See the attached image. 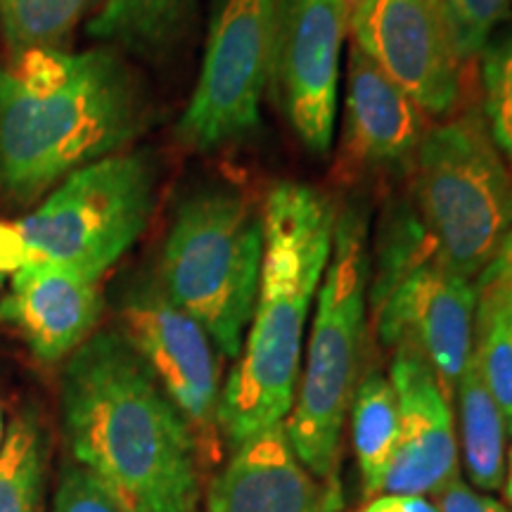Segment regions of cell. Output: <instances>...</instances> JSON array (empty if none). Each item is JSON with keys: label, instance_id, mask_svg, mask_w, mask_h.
Returning a JSON list of instances; mask_svg holds the SVG:
<instances>
[{"label": "cell", "instance_id": "obj_1", "mask_svg": "<svg viewBox=\"0 0 512 512\" xmlns=\"http://www.w3.org/2000/svg\"><path fill=\"white\" fill-rule=\"evenodd\" d=\"M69 451L121 512H192L200 448L121 330H95L60 377Z\"/></svg>", "mask_w": 512, "mask_h": 512}, {"label": "cell", "instance_id": "obj_2", "mask_svg": "<svg viewBox=\"0 0 512 512\" xmlns=\"http://www.w3.org/2000/svg\"><path fill=\"white\" fill-rule=\"evenodd\" d=\"M150 100L117 48L29 50L0 64V204L29 209L145 131Z\"/></svg>", "mask_w": 512, "mask_h": 512}, {"label": "cell", "instance_id": "obj_3", "mask_svg": "<svg viewBox=\"0 0 512 512\" xmlns=\"http://www.w3.org/2000/svg\"><path fill=\"white\" fill-rule=\"evenodd\" d=\"M264 259L252 328L221 387V437L230 448L287 420L299 387L306 320L330 264L337 211L311 185L283 181L268 192Z\"/></svg>", "mask_w": 512, "mask_h": 512}, {"label": "cell", "instance_id": "obj_4", "mask_svg": "<svg viewBox=\"0 0 512 512\" xmlns=\"http://www.w3.org/2000/svg\"><path fill=\"white\" fill-rule=\"evenodd\" d=\"M264 259V216L245 192L204 183L176 204L159 252L157 285L238 358L252 323Z\"/></svg>", "mask_w": 512, "mask_h": 512}, {"label": "cell", "instance_id": "obj_5", "mask_svg": "<svg viewBox=\"0 0 512 512\" xmlns=\"http://www.w3.org/2000/svg\"><path fill=\"white\" fill-rule=\"evenodd\" d=\"M368 280V221L363 209L351 204L337 214L330 264L316 294L306 368L285 420L297 458L330 486H337L339 444L354 396Z\"/></svg>", "mask_w": 512, "mask_h": 512}, {"label": "cell", "instance_id": "obj_6", "mask_svg": "<svg viewBox=\"0 0 512 512\" xmlns=\"http://www.w3.org/2000/svg\"><path fill=\"white\" fill-rule=\"evenodd\" d=\"M411 171V202L441 259L477 280L512 233V174L482 114L427 128Z\"/></svg>", "mask_w": 512, "mask_h": 512}, {"label": "cell", "instance_id": "obj_7", "mask_svg": "<svg viewBox=\"0 0 512 512\" xmlns=\"http://www.w3.org/2000/svg\"><path fill=\"white\" fill-rule=\"evenodd\" d=\"M157 200V164L147 152H117L64 178L22 221L27 264L102 280L136 245Z\"/></svg>", "mask_w": 512, "mask_h": 512}, {"label": "cell", "instance_id": "obj_8", "mask_svg": "<svg viewBox=\"0 0 512 512\" xmlns=\"http://www.w3.org/2000/svg\"><path fill=\"white\" fill-rule=\"evenodd\" d=\"M280 10L283 0H214L200 76L176 124L185 150L207 155L259 128Z\"/></svg>", "mask_w": 512, "mask_h": 512}, {"label": "cell", "instance_id": "obj_9", "mask_svg": "<svg viewBox=\"0 0 512 512\" xmlns=\"http://www.w3.org/2000/svg\"><path fill=\"white\" fill-rule=\"evenodd\" d=\"M121 332L178 408L200 448V458L219 451V349L207 330L171 302L157 283L126 292L119 309Z\"/></svg>", "mask_w": 512, "mask_h": 512}, {"label": "cell", "instance_id": "obj_10", "mask_svg": "<svg viewBox=\"0 0 512 512\" xmlns=\"http://www.w3.org/2000/svg\"><path fill=\"white\" fill-rule=\"evenodd\" d=\"M354 46L427 117H448L460 98V60L444 0H356Z\"/></svg>", "mask_w": 512, "mask_h": 512}, {"label": "cell", "instance_id": "obj_11", "mask_svg": "<svg viewBox=\"0 0 512 512\" xmlns=\"http://www.w3.org/2000/svg\"><path fill=\"white\" fill-rule=\"evenodd\" d=\"M475 306V280L453 271L434 249L373 306L377 335L387 347L418 354L453 399L472 354Z\"/></svg>", "mask_w": 512, "mask_h": 512}, {"label": "cell", "instance_id": "obj_12", "mask_svg": "<svg viewBox=\"0 0 512 512\" xmlns=\"http://www.w3.org/2000/svg\"><path fill=\"white\" fill-rule=\"evenodd\" d=\"M349 0H283L273 81L292 131L311 155L332 147Z\"/></svg>", "mask_w": 512, "mask_h": 512}, {"label": "cell", "instance_id": "obj_13", "mask_svg": "<svg viewBox=\"0 0 512 512\" xmlns=\"http://www.w3.org/2000/svg\"><path fill=\"white\" fill-rule=\"evenodd\" d=\"M399 430L382 494L434 496L458 479V441L451 399L437 375L411 349H396L389 370Z\"/></svg>", "mask_w": 512, "mask_h": 512}, {"label": "cell", "instance_id": "obj_14", "mask_svg": "<svg viewBox=\"0 0 512 512\" xmlns=\"http://www.w3.org/2000/svg\"><path fill=\"white\" fill-rule=\"evenodd\" d=\"M102 309L100 280L57 266H24L0 294V325L15 330L41 363H60L93 335Z\"/></svg>", "mask_w": 512, "mask_h": 512}, {"label": "cell", "instance_id": "obj_15", "mask_svg": "<svg viewBox=\"0 0 512 512\" xmlns=\"http://www.w3.org/2000/svg\"><path fill=\"white\" fill-rule=\"evenodd\" d=\"M209 512H337V486L313 477L294 453L285 422L233 448L228 465L211 479Z\"/></svg>", "mask_w": 512, "mask_h": 512}, {"label": "cell", "instance_id": "obj_16", "mask_svg": "<svg viewBox=\"0 0 512 512\" xmlns=\"http://www.w3.org/2000/svg\"><path fill=\"white\" fill-rule=\"evenodd\" d=\"M344 155L358 166L380 171H411L427 133V114L351 46L344 98Z\"/></svg>", "mask_w": 512, "mask_h": 512}, {"label": "cell", "instance_id": "obj_17", "mask_svg": "<svg viewBox=\"0 0 512 512\" xmlns=\"http://www.w3.org/2000/svg\"><path fill=\"white\" fill-rule=\"evenodd\" d=\"M472 354L503 413L512 437V233L501 252L477 275Z\"/></svg>", "mask_w": 512, "mask_h": 512}, {"label": "cell", "instance_id": "obj_18", "mask_svg": "<svg viewBox=\"0 0 512 512\" xmlns=\"http://www.w3.org/2000/svg\"><path fill=\"white\" fill-rule=\"evenodd\" d=\"M195 15L197 0H102L86 29L110 48L157 62L181 48Z\"/></svg>", "mask_w": 512, "mask_h": 512}, {"label": "cell", "instance_id": "obj_19", "mask_svg": "<svg viewBox=\"0 0 512 512\" xmlns=\"http://www.w3.org/2000/svg\"><path fill=\"white\" fill-rule=\"evenodd\" d=\"M460 413V444L465 470L482 491H498L505 482V422L489 387H486L477 356L470 354L458 377L456 392Z\"/></svg>", "mask_w": 512, "mask_h": 512}, {"label": "cell", "instance_id": "obj_20", "mask_svg": "<svg viewBox=\"0 0 512 512\" xmlns=\"http://www.w3.org/2000/svg\"><path fill=\"white\" fill-rule=\"evenodd\" d=\"M396 430H399V408H396L392 382L380 373H370L351 396V439L368 496L382 491L394 456Z\"/></svg>", "mask_w": 512, "mask_h": 512}, {"label": "cell", "instance_id": "obj_21", "mask_svg": "<svg viewBox=\"0 0 512 512\" xmlns=\"http://www.w3.org/2000/svg\"><path fill=\"white\" fill-rule=\"evenodd\" d=\"M102 0H0V31L8 57L29 50H67L83 19Z\"/></svg>", "mask_w": 512, "mask_h": 512}, {"label": "cell", "instance_id": "obj_22", "mask_svg": "<svg viewBox=\"0 0 512 512\" xmlns=\"http://www.w3.org/2000/svg\"><path fill=\"white\" fill-rule=\"evenodd\" d=\"M48 448L34 415H15L0 446V512H43Z\"/></svg>", "mask_w": 512, "mask_h": 512}, {"label": "cell", "instance_id": "obj_23", "mask_svg": "<svg viewBox=\"0 0 512 512\" xmlns=\"http://www.w3.org/2000/svg\"><path fill=\"white\" fill-rule=\"evenodd\" d=\"M484 124L512 174V34L491 41L482 53Z\"/></svg>", "mask_w": 512, "mask_h": 512}, {"label": "cell", "instance_id": "obj_24", "mask_svg": "<svg viewBox=\"0 0 512 512\" xmlns=\"http://www.w3.org/2000/svg\"><path fill=\"white\" fill-rule=\"evenodd\" d=\"M460 60H477L491 43V34L508 15L510 0H444Z\"/></svg>", "mask_w": 512, "mask_h": 512}, {"label": "cell", "instance_id": "obj_25", "mask_svg": "<svg viewBox=\"0 0 512 512\" xmlns=\"http://www.w3.org/2000/svg\"><path fill=\"white\" fill-rule=\"evenodd\" d=\"M53 512H121L107 491L81 465L67 463L57 482Z\"/></svg>", "mask_w": 512, "mask_h": 512}, {"label": "cell", "instance_id": "obj_26", "mask_svg": "<svg viewBox=\"0 0 512 512\" xmlns=\"http://www.w3.org/2000/svg\"><path fill=\"white\" fill-rule=\"evenodd\" d=\"M434 496H437V505H434L437 512H512L508 505L496 501V498L470 489L460 477L446 484Z\"/></svg>", "mask_w": 512, "mask_h": 512}, {"label": "cell", "instance_id": "obj_27", "mask_svg": "<svg viewBox=\"0 0 512 512\" xmlns=\"http://www.w3.org/2000/svg\"><path fill=\"white\" fill-rule=\"evenodd\" d=\"M24 264H27V245L17 221H0V273L12 278Z\"/></svg>", "mask_w": 512, "mask_h": 512}, {"label": "cell", "instance_id": "obj_28", "mask_svg": "<svg viewBox=\"0 0 512 512\" xmlns=\"http://www.w3.org/2000/svg\"><path fill=\"white\" fill-rule=\"evenodd\" d=\"M363 512H437V508L425 496L382 494L368 508H363Z\"/></svg>", "mask_w": 512, "mask_h": 512}, {"label": "cell", "instance_id": "obj_29", "mask_svg": "<svg viewBox=\"0 0 512 512\" xmlns=\"http://www.w3.org/2000/svg\"><path fill=\"white\" fill-rule=\"evenodd\" d=\"M505 498H508L510 508H512V448H510V456L508 463H505Z\"/></svg>", "mask_w": 512, "mask_h": 512}, {"label": "cell", "instance_id": "obj_30", "mask_svg": "<svg viewBox=\"0 0 512 512\" xmlns=\"http://www.w3.org/2000/svg\"><path fill=\"white\" fill-rule=\"evenodd\" d=\"M3 439H5V415H3V408H0V446H3Z\"/></svg>", "mask_w": 512, "mask_h": 512}, {"label": "cell", "instance_id": "obj_31", "mask_svg": "<svg viewBox=\"0 0 512 512\" xmlns=\"http://www.w3.org/2000/svg\"><path fill=\"white\" fill-rule=\"evenodd\" d=\"M5 283H8V278H5V275H3V273H0V294H3V292H5Z\"/></svg>", "mask_w": 512, "mask_h": 512}, {"label": "cell", "instance_id": "obj_32", "mask_svg": "<svg viewBox=\"0 0 512 512\" xmlns=\"http://www.w3.org/2000/svg\"><path fill=\"white\" fill-rule=\"evenodd\" d=\"M349 3H351V0H349ZM354 3H356V0H354Z\"/></svg>", "mask_w": 512, "mask_h": 512}]
</instances>
